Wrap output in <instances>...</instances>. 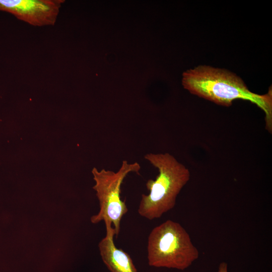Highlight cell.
Instances as JSON below:
<instances>
[{"instance_id":"obj_1","label":"cell","mask_w":272,"mask_h":272,"mask_svg":"<svg viewBox=\"0 0 272 272\" xmlns=\"http://www.w3.org/2000/svg\"><path fill=\"white\" fill-rule=\"evenodd\" d=\"M182 85L191 93L217 104L229 106L236 99L255 104L265 113V128L272 131V90L259 95L251 92L241 78L225 70L198 66L183 74Z\"/></svg>"},{"instance_id":"obj_2","label":"cell","mask_w":272,"mask_h":272,"mask_svg":"<svg viewBox=\"0 0 272 272\" xmlns=\"http://www.w3.org/2000/svg\"><path fill=\"white\" fill-rule=\"evenodd\" d=\"M144 158L159 171L155 180L147 181L149 193L142 194L138 208L140 215L151 220L161 217L174 207L177 195L189 180L190 173L168 153H149Z\"/></svg>"},{"instance_id":"obj_3","label":"cell","mask_w":272,"mask_h":272,"mask_svg":"<svg viewBox=\"0 0 272 272\" xmlns=\"http://www.w3.org/2000/svg\"><path fill=\"white\" fill-rule=\"evenodd\" d=\"M149 265L184 270L199 257L186 230L178 223L167 220L150 232L147 245Z\"/></svg>"},{"instance_id":"obj_4","label":"cell","mask_w":272,"mask_h":272,"mask_svg":"<svg viewBox=\"0 0 272 272\" xmlns=\"http://www.w3.org/2000/svg\"><path fill=\"white\" fill-rule=\"evenodd\" d=\"M141 166L138 162L129 163L123 160L117 172L94 168L92 171L95 184L93 189L96 192L100 210L97 215L91 218L92 223L102 221L112 227L117 236L120 229V222L128 209L124 201L120 198L121 186L127 175L131 172L139 173Z\"/></svg>"},{"instance_id":"obj_5","label":"cell","mask_w":272,"mask_h":272,"mask_svg":"<svg viewBox=\"0 0 272 272\" xmlns=\"http://www.w3.org/2000/svg\"><path fill=\"white\" fill-rule=\"evenodd\" d=\"M63 0H0V11L34 26L53 25Z\"/></svg>"},{"instance_id":"obj_6","label":"cell","mask_w":272,"mask_h":272,"mask_svg":"<svg viewBox=\"0 0 272 272\" xmlns=\"http://www.w3.org/2000/svg\"><path fill=\"white\" fill-rule=\"evenodd\" d=\"M106 235L99 243L103 262L111 272H137L130 255L114 244L115 232L111 224L105 223Z\"/></svg>"},{"instance_id":"obj_7","label":"cell","mask_w":272,"mask_h":272,"mask_svg":"<svg viewBox=\"0 0 272 272\" xmlns=\"http://www.w3.org/2000/svg\"><path fill=\"white\" fill-rule=\"evenodd\" d=\"M218 272H228L227 263L225 262H221L219 265Z\"/></svg>"}]
</instances>
